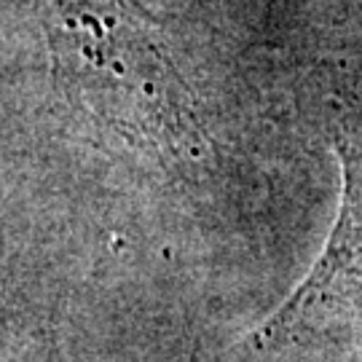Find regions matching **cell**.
Masks as SVG:
<instances>
[{"instance_id":"cell-1","label":"cell","mask_w":362,"mask_h":362,"mask_svg":"<svg viewBox=\"0 0 362 362\" xmlns=\"http://www.w3.org/2000/svg\"><path fill=\"white\" fill-rule=\"evenodd\" d=\"M54 70L110 124L182 145L199 134L175 65L127 0H43Z\"/></svg>"},{"instance_id":"cell-2","label":"cell","mask_w":362,"mask_h":362,"mask_svg":"<svg viewBox=\"0 0 362 362\" xmlns=\"http://www.w3.org/2000/svg\"><path fill=\"white\" fill-rule=\"evenodd\" d=\"M336 148L344 169L341 212L322 255L298 290L274 311L255 333V346H272L287 338L309 311L325 300L341 282L362 272V110L341 113L336 127Z\"/></svg>"}]
</instances>
